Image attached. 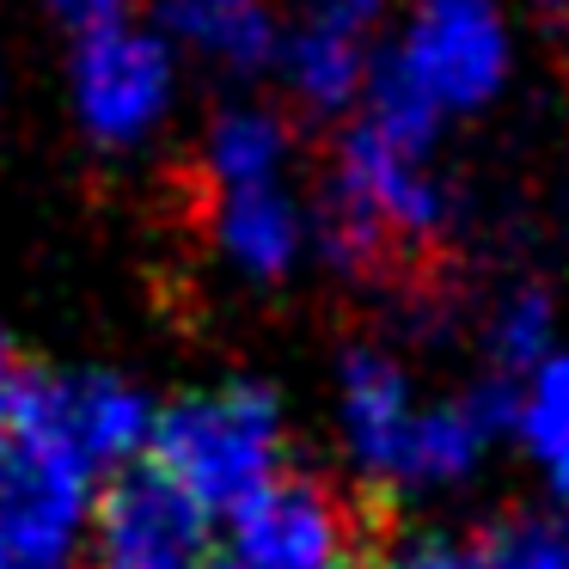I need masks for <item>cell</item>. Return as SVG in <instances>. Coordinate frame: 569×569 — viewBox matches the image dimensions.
<instances>
[{
    "label": "cell",
    "instance_id": "cell-1",
    "mask_svg": "<svg viewBox=\"0 0 569 569\" xmlns=\"http://www.w3.org/2000/svg\"><path fill=\"white\" fill-rule=\"evenodd\" d=\"M153 466L178 478L202 508L233 515L282 471V410L263 386H214L153 410Z\"/></svg>",
    "mask_w": 569,
    "mask_h": 569
},
{
    "label": "cell",
    "instance_id": "cell-2",
    "mask_svg": "<svg viewBox=\"0 0 569 569\" xmlns=\"http://www.w3.org/2000/svg\"><path fill=\"white\" fill-rule=\"evenodd\" d=\"M386 545V508L307 471H276L233 508V569H349Z\"/></svg>",
    "mask_w": 569,
    "mask_h": 569
},
{
    "label": "cell",
    "instance_id": "cell-3",
    "mask_svg": "<svg viewBox=\"0 0 569 569\" xmlns=\"http://www.w3.org/2000/svg\"><path fill=\"white\" fill-rule=\"evenodd\" d=\"M13 435L74 471H123L153 435V405L117 373H50L19 368L13 380Z\"/></svg>",
    "mask_w": 569,
    "mask_h": 569
},
{
    "label": "cell",
    "instance_id": "cell-4",
    "mask_svg": "<svg viewBox=\"0 0 569 569\" xmlns=\"http://www.w3.org/2000/svg\"><path fill=\"white\" fill-rule=\"evenodd\" d=\"M99 569H209V508L160 466H123L99 496Z\"/></svg>",
    "mask_w": 569,
    "mask_h": 569
},
{
    "label": "cell",
    "instance_id": "cell-5",
    "mask_svg": "<svg viewBox=\"0 0 569 569\" xmlns=\"http://www.w3.org/2000/svg\"><path fill=\"white\" fill-rule=\"evenodd\" d=\"M87 471L7 435L0 441V569H68L87 532Z\"/></svg>",
    "mask_w": 569,
    "mask_h": 569
},
{
    "label": "cell",
    "instance_id": "cell-6",
    "mask_svg": "<svg viewBox=\"0 0 569 569\" xmlns=\"http://www.w3.org/2000/svg\"><path fill=\"white\" fill-rule=\"evenodd\" d=\"M398 62L410 68L422 92L435 104H483L508 74V38L502 19H496L490 0H422L417 26L405 38V56Z\"/></svg>",
    "mask_w": 569,
    "mask_h": 569
},
{
    "label": "cell",
    "instance_id": "cell-7",
    "mask_svg": "<svg viewBox=\"0 0 569 569\" xmlns=\"http://www.w3.org/2000/svg\"><path fill=\"white\" fill-rule=\"evenodd\" d=\"M172 99V56L160 38L148 31H99L80 38V62H74V104L80 123L99 141H136L141 129H153V117Z\"/></svg>",
    "mask_w": 569,
    "mask_h": 569
},
{
    "label": "cell",
    "instance_id": "cell-8",
    "mask_svg": "<svg viewBox=\"0 0 569 569\" xmlns=\"http://www.w3.org/2000/svg\"><path fill=\"white\" fill-rule=\"evenodd\" d=\"M337 417H343L349 459L368 478L398 483L410 422H417V398H410L405 368L392 356H380V349H349L343 380H337Z\"/></svg>",
    "mask_w": 569,
    "mask_h": 569
},
{
    "label": "cell",
    "instance_id": "cell-9",
    "mask_svg": "<svg viewBox=\"0 0 569 569\" xmlns=\"http://www.w3.org/2000/svg\"><path fill=\"white\" fill-rule=\"evenodd\" d=\"M160 19L178 43L233 74H258L276 56V19L263 0H160Z\"/></svg>",
    "mask_w": 569,
    "mask_h": 569
},
{
    "label": "cell",
    "instance_id": "cell-10",
    "mask_svg": "<svg viewBox=\"0 0 569 569\" xmlns=\"http://www.w3.org/2000/svg\"><path fill=\"white\" fill-rule=\"evenodd\" d=\"M214 239H221V251H227V258H233L246 276L276 282V276H288V263L300 258V214H295V202H288L276 184L221 190Z\"/></svg>",
    "mask_w": 569,
    "mask_h": 569
},
{
    "label": "cell",
    "instance_id": "cell-11",
    "mask_svg": "<svg viewBox=\"0 0 569 569\" xmlns=\"http://www.w3.org/2000/svg\"><path fill=\"white\" fill-rule=\"evenodd\" d=\"M288 74H295V92L312 104V111H343V104L356 99V87L368 80L361 31L307 19V26L288 38Z\"/></svg>",
    "mask_w": 569,
    "mask_h": 569
},
{
    "label": "cell",
    "instance_id": "cell-12",
    "mask_svg": "<svg viewBox=\"0 0 569 569\" xmlns=\"http://www.w3.org/2000/svg\"><path fill=\"white\" fill-rule=\"evenodd\" d=\"M209 178L221 190H258V184H276L288 160V123L270 111H227L221 123L209 129Z\"/></svg>",
    "mask_w": 569,
    "mask_h": 569
},
{
    "label": "cell",
    "instance_id": "cell-13",
    "mask_svg": "<svg viewBox=\"0 0 569 569\" xmlns=\"http://www.w3.org/2000/svg\"><path fill=\"white\" fill-rule=\"evenodd\" d=\"M520 435H527V453L539 459L551 496L569 508V356L539 361L532 386L520 392Z\"/></svg>",
    "mask_w": 569,
    "mask_h": 569
},
{
    "label": "cell",
    "instance_id": "cell-14",
    "mask_svg": "<svg viewBox=\"0 0 569 569\" xmlns=\"http://www.w3.org/2000/svg\"><path fill=\"white\" fill-rule=\"evenodd\" d=\"M478 569H569V520L557 515H502L478 532Z\"/></svg>",
    "mask_w": 569,
    "mask_h": 569
},
{
    "label": "cell",
    "instance_id": "cell-15",
    "mask_svg": "<svg viewBox=\"0 0 569 569\" xmlns=\"http://www.w3.org/2000/svg\"><path fill=\"white\" fill-rule=\"evenodd\" d=\"M551 295L545 288H515L490 319V361L502 380L539 373V361L551 356Z\"/></svg>",
    "mask_w": 569,
    "mask_h": 569
},
{
    "label": "cell",
    "instance_id": "cell-16",
    "mask_svg": "<svg viewBox=\"0 0 569 569\" xmlns=\"http://www.w3.org/2000/svg\"><path fill=\"white\" fill-rule=\"evenodd\" d=\"M50 13L62 19L74 38H99V31H117L129 13V0H50Z\"/></svg>",
    "mask_w": 569,
    "mask_h": 569
},
{
    "label": "cell",
    "instance_id": "cell-17",
    "mask_svg": "<svg viewBox=\"0 0 569 569\" xmlns=\"http://www.w3.org/2000/svg\"><path fill=\"white\" fill-rule=\"evenodd\" d=\"M386 569H478V551L466 545H447V539H410L392 551Z\"/></svg>",
    "mask_w": 569,
    "mask_h": 569
},
{
    "label": "cell",
    "instance_id": "cell-18",
    "mask_svg": "<svg viewBox=\"0 0 569 569\" xmlns=\"http://www.w3.org/2000/svg\"><path fill=\"white\" fill-rule=\"evenodd\" d=\"M13 380H19V368H13V343H7V331H0V441L13 435Z\"/></svg>",
    "mask_w": 569,
    "mask_h": 569
},
{
    "label": "cell",
    "instance_id": "cell-19",
    "mask_svg": "<svg viewBox=\"0 0 569 569\" xmlns=\"http://www.w3.org/2000/svg\"><path fill=\"white\" fill-rule=\"evenodd\" d=\"M221 569H233V563H221Z\"/></svg>",
    "mask_w": 569,
    "mask_h": 569
}]
</instances>
